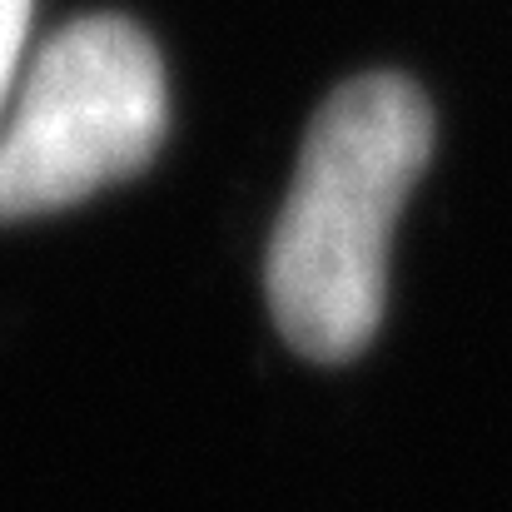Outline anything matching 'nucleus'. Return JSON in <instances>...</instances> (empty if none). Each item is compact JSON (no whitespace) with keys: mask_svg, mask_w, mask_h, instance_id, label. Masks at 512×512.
<instances>
[{"mask_svg":"<svg viewBox=\"0 0 512 512\" xmlns=\"http://www.w3.org/2000/svg\"><path fill=\"white\" fill-rule=\"evenodd\" d=\"M170 120L155 40L125 15L55 30L20 70L0 125V219L55 214L140 174Z\"/></svg>","mask_w":512,"mask_h":512,"instance_id":"f03ea898","label":"nucleus"},{"mask_svg":"<svg viewBox=\"0 0 512 512\" xmlns=\"http://www.w3.org/2000/svg\"><path fill=\"white\" fill-rule=\"evenodd\" d=\"M428 155L433 110L403 75H358L314 115L264 274L279 334L304 358L343 363L378 334L393 224Z\"/></svg>","mask_w":512,"mask_h":512,"instance_id":"f257e3e1","label":"nucleus"},{"mask_svg":"<svg viewBox=\"0 0 512 512\" xmlns=\"http://www.w3.org/2000/svg\"><path fill=\"white\" fill-rule=\"evenodd\" d=\"M30 10L35 0H0V125L10 110V95L25 70V40H30Z\"/></svg>","mask_w":512,"mask_h":512,"instance_id":"7ed1b4c3","label":"nucleus"}]
</instances>
